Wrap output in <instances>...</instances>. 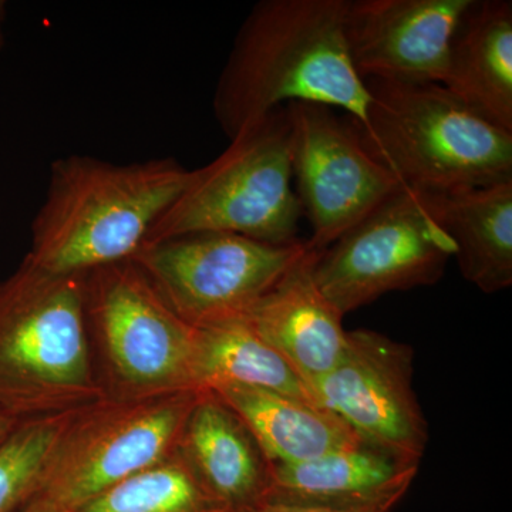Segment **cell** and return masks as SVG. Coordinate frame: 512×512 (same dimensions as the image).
Wrapping results in <instances>:
<instances>
[{"label": "cell", "mask_w": 512, "mask_h": 512, "mask_svg": "<svg viewBox=\"0 0 512 512\" xmlns=\"http://www.w3.org/2000/svg\"><path fill=\"white\" fill-rule=\"evenodd\" d=\"M285 107L296 197L312 227L306 244L320 252L404 185L370 153L352 120L320 104Z\"/></svg>", "instance_id": "obj_10"}, {"label": "cell", "mask_w": 512, "mask_h": 512, "mask_svg": "<svg viewBox=\"0 0 512 512\" xmlns=\"http://www.w3.org/2000/svg\"><path fill=\"white\" fill-rule=\"evenodd\" d=\"M254 512H339L326 510V508L309 507V505H296L278 503V501H265Z\"/></svg>", "instance_id": "obj_22"}, {"label": "cell", "mask_w": 512, "mask_h": 512, "mask_svg": "<svg viewBox=\"0 0 512 512\" xmlns=\"http://www.w3.org/2000/svg\"><path fill=\"white\" fill-rule=\"evenodd\" d=\"M454 255L426 194L402 187L320 251L313 276L345 316L387 293L437 284Z\"/></svg>", "instance_id": "obj_8"}, {"label": "cell", "mask_w": 512, "mask_h": 512, "mask_svg": "<svg viewBox=\"0 0 512 512\" xmlns=\"http://www.w3.org/2000/svg\"><path fill=\"white\" fill-rule=\"evenodd\" d=\"M318 254L308 247L245 318L309 386L336 366L348 343L342 313L313 276Z\"/></svg>", "instance_id": "obj_14"}, {"label": "cell", "mask_w": 512, "mask_h": 512, "mask_svg": "<svg viewBox=\"0 0 512 512\" xmlns=\"http://www.w3.org/2000/svg\"><path fill=\"white\" fill-rule=\"evenodd\" d=\"M308 249L227 232H195L143 245L131 258L195 329L245 319Z\"/></svg>", "instance_id": "obj_9"}, {"label": "cell", "mask_w": 512, "mask_h": 512, "mask_svg": "<svg viewBox=\"0 0 512 512\" xmlns=\"http://www.w3.org/2000/svg\"><path fill=\"white\" fill-rule=\"evenodd\" d=\"M363 143L404 185L423 192L512 181V133L478 116L446 87L366 79Z\"/></svg>", "instance_id": "obj_4"}, {"label": "cell", "mask_w": 512, "mask_h": 512, "mask_svg": "<svg viewBox=\"0 0 512 512\" xmlns=\"http://www.w3.org/2000/svg\"><path fill=\"white\" fill-rule=\"evenodd\" d=\"M197 384L200 390L255 387L318 404L311 386L247 319L198 329Z\"/></svg>", "instance_id": "obj_19"}, {"label": "cell", "mask_w": 512, "mask_h": 512, "mask_svg": "<svg viewBox=\"0 0 512 512\" xmlns=\"http://www.w3.org/2000/svg\"><path fill=\"white\" fill-rule=\"evenodd\" d=\"M349 0H262L238 30L214 94L231 140L289 103L348 111L365 128L370 94L350 59Z\"/></svg>", "instance_id": "obj_1"}, {"label": "cell", "mask_w": 512, "mask_h": 512, "mask_svg": "<svg viewBox=\"0 0 512 512\" xmlns=\"http://www.w3.org/2000/svg\"><path fill=\"white\" fill-rule=\"evenodd\" d=\"M103 396L84 275L53 274L26 255L0 282V409L22 421L73 412Z\"/></svg>", "instance_id": "obj_3"}, {"label": "cell", "mask_w": 512, "mask_h": 512, "mask_svg": "<svg viewBox=\"0 0 512 512\" xmlns=\"http://www.w3.org/2000/svg\"><path fill=\"white\" fill-rule=\"evenodd\" d=\"M229 141L214 161L192 170L190 183L144 245L195 232H227L272 245L301 241L286 107Z\"/></svg>", "instance_id": "obj_5"}, {"label": "cell", "mask_w": 512, "mask_h": 512, "mask_svg": "<svg viewBox=\"0 0 512 512\" xmlns=\"http://www.w3.org/2000/svg\"><path fill=\"white\" fill-rule=\"evenodd\" d=\"M441 86L512 133V3L474 0L458 25Z\"/></svg>", "instance_id": "obj_16"}, {"label": "cell", "mask_w": 512, "mask_h": 512, "mask_svg": "<svg viewBox=\"0 0 512 512\" xmlns=\"http://www.w3.org/2000/svg\"><path fill=\"white\" fill-rule=\"evenodd\" d=\"M76 512H234L177 450L97 495Z\"/></svg>", "instance_id": "obj_20"}, {"label": "cell", "mask_w": 512, "mask_h": 512, "mask_svg": "<svg viewBox=\"0 0 512 512\" xmlns=\"http://www.w3.org/2000/svg\"><path fill=\"white\" fill-rule=\"evenodd\" d=\"M19 420L13 419L5 410L0 409V444L3 443L15 427L18 426Z\"/></svg>", "instance_id": "obj_23"}, {"label": "cell", "mask_w": 512, "mask_h": 512, "mask_svg": "<svg viewBox=\"0 0 512 512\" xmlns=\"http://www.w3.org/2000/svg\"><path fill=\"white\" fill-rule=\"evenodd\" d=\"M6 19V3L3 0H0V50L3 49V45H5V33H3V23H5Z\"/></svg>", "instance_id": "obj_24"}, {"label": "cell", "mask_w": 512, "mask_h": 512, "mask_svg": "<svg viewBox=\"0 0 512 512\" xmlns=\"http://www.w3.org/2000/svg\"><path fill=\"white\" fill-rule=\"evenodd\" d=\"M73 412L19 421L0 444V512L18 511L35 493L47 458Z\"/></svg>", "instance_id": "obj_21"}, {"label": "cell", "mask_w": 512, "mask_h": 512, "mask_svg": "<svg viewBox=\"0 0 512 512\" xmlns=\"http://www.w3.org/2000/svg\"><path fill=\"white\" fill-rule=\"evenodd\" d=\"M419 467L416 458L359 440L305 463L272 466L265 501L339 512H390L412 487Z\"/></svg>", "instance_id": "obj_13"}, {"label": "cell", "mask_w": 512, "mask_h": 512, "mask_svg": "<svg viewBox=\"0 0 512 512\" xmlns=\"http://www.w3.org/2000/svg\"><path fill=\"white\" fill-rule=\"evenodd\" d=\"M16 512H50V511L42 510V508L36 507V505L25 503Z\"/></svg>", "instance_id": "obj_25"}, {"label": "cell", "mask_w": 512, "mask_h": 512, "mask_svg": "<svg viewBox=\"0 0 512 512\" xmlns=\"http://www.w3.org/2000/svg\"><path fill=\"white\" fill-rule=\"evenodd\" d=\"M414 350L375 330L348 332L336 366L312 383L313 396L357 436L421 460L429 426L413 389Z\"/></svg>", "instance_id": "obj_11"}, {"label": "cell", "mask_w": 512, "mask_h": 512, "mask_svg": "<svg viewBox=\"0 0 512 512\" xmlns=\"http://www.w3.org/2000/svg\"><path fill=\"white\" fill-rule=\"evenodd\" d=\"M202 390L123 400L103 396L74 410L26 503L76 512L97 495L173 454Z\"/></svg>", "instance_id": "obj_7"}, {"label": "cell", "mask_w": 512, "mask_h": 512, "mask_svg": "<svg viewBox=\"0 0 512 512\" xmlns=\"http://www.w3.org/2000/svg\"><path fill=\"white\" fill-rule=\"evenodd\" d=\"M191 173L173 157L131 164L83 154L59 158L32 222L29 258L59 275L130 261Z\"/></svg>", "instance_id": "obj_2"}, {"label": "cell", "mask_w": 512, "mask_h": 512, "mask_svg": "<svg viewBox=\"0 0 512 512\" xmlns=\"http://www.w3.org/2000/svg\"><path fill=\"white\" fill-rule=\"evenodd\" d=\"M178 451L232 511L254 512L264 503L272 464L247 424L211 390L192 407Z\"/></svg>", "instance_id": "obj_15"}, {"label": "cell", "mask_w": 512, "mask_h": 512, "mask_svg": "<svg viewBox=\"0 0 512 512\" xmlns=\"http://www.w3.org/2000/svg\"><path fill=\"white\" fill-rule=\"evenodd\" d=\"M84 306L104 396L136 400L200 390L198 329L168 306L136 262L84 274Z\"/></svg>", "instance_id": "obj_6"}, {"label": "cell", "mask_w": 512, "mask_h": 512, "mask_svg": "<svg viewBox=\"0 0 512 512\" xmlns=\"http://www.w3.org/2000/svg\"><path fill=\"white\" fill-rule=\"evenodd\" d=\"M456 247L464 279L484 293L512 285V181L424 192Z\"/></svg>", "instance_id": "obj_17"}, {"label": "cell", "mask_w": 512, "mask_h": 512, "mask_svg": "<svg viewBox=\"0 0 512 512\" xmlns=\"http://www.w3.org/2000/svg\"><path fill=\"white\" fill-rule=\"evenodd\" d=\"M211 392L247 424L272 466L305 463L362 440L336 414L298 397L244 386Z\"/></svg>", "instance_id": "obj_18"}, {"label": "cell", "mask_w": 512, "mask_h": 512, "mask_svg": "<svg viewBox=\"0 0 512 512\" xmlns=\"http://www.w3.org/2000/svg\"><path fill=\"white\" fill-rule=\"evenodd\" d=\"M474 0H349L345 35L357 74L443 83L451 43Z\"/></svg>", "instance_id": "obj_12"}]
</instances>
